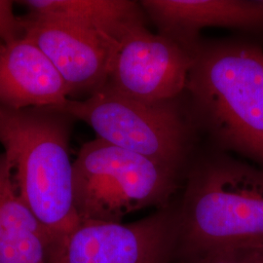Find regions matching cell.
<instances>
[{
	"label": "cell",
	"instance_id": "7a4b0ae2",
	"mask_svg": "<svg viewBox=\"0 0 263 263\" xmlns=\"http://www.w3.org/2000/svg\"><path fill=\"white\" fill-rule=\"evenodd\" d=\"M178 211V255L263 249V168L224 152L186 171Z\"/></svg>",
	"mask_w": 263,
	"mask_h": 263
},
{
	"label": "cell",
	"instance_id": "8fae6325",
	"mask_svg": "<svg viewBox=\"0 0 263 263\" xmlns=\"http://www.w3.org/2000/svg\"><path fill=\"white\" fill-rule=\"evenodd\" d=\"M49 237L20 197L12 169L0 153V263H47Z\"/></svg>",
	"mask_w": 263,
	"mask_h": 263
},
{
	"label": "cell",
	"instance_id": "30bf717a",
	"mask_svg": "<svg viewBox=\"0 0 263 263\" xmlns=\"http://www.w3.org/2000/svg\"><path fill=\"white\" fill-rule=\"evenodd\" d=\"M69 89L52 62L28 38L0 42V106L12 110L60 107Z\"/></svg>",
	"mask_w": 263,
	"mask_h": 263
},
{
	"label": "cell",
	"instance_id": "3957f363",
	"mask_svg": "<svg viewBox=\"0 0 263 263\" xmlns=\"http://www.w3.org/2000/svg\"><path fill=\"white\" fill-rule=\"evenodd\" d=\"M76 119L57 107L12 110L0 106V144L20 197L45 229L49 242L81 220L69 154Z\"/></svg>",
	"mask_w": 263,
	"mask_h": 263
},
{
	"label": "cell",
	"instance_id": "6da1fadb",
	"mask_svg": "<svg viewBox=\"0 0 263 263\" xmlns=\"http://www.w3.org/2000/svg\"><path fill=\"white\" fill-rule=\"evenodd\" d=\"M183 101L196 133L219 152L263 168V51L242 40H200Z\"/></svg>",
	"mask_w": 263,
	"mask_h": 263
},
{
	"label": "cell",
	"instance_id": "5b68a950",
	"mask_svg": "<svg viewBox=\"0 0 263 263\" xmlns=\"http://www.w3.org/2000/svg\"><path fill=\"white\" fill-rule=\"evenodd\" d=\"M57 108L87 123L99 139L117 147L181 172L188 167L196 131L183 96L147 104L100 90Z\"/></svg>",
	"mask_w": 263,
	"mask_h": 263
},
{
	"label": "cell",
	"instance_id": "5bb4252c",
	"mask_svg": "<svg viewBox=\"0 0 263 263\" xmlns=\"http://www.w3.org/2000/svg\"><path fill=\"white\" fill-rule=\"evenodd\" d=\"M12 0H0V42L9 43L25 35L24 19L16 17Z\"/></svg>",
	"mask_w": 263,
	"mask_h": 263
},
{
	"label": "cell",
	"instance_id": "ba28073f",
	"mask_svg": "<svg viewBox=\"0 0 263 263\" xmlns=\"http://www.w3.org/2000/svg\"><path fill=\"white\" fill-rule=\"evenodd\" d=\"M25 37L31 40L64 78L70 96L104 87L119 43L77 24L28 15Z\"/></svg>",
	"mask_w": 263,
	"mask_h": 263
},
{
	"label": "cell",
	"instance_id": "277c9868",
	"mask_svg": "<svg viewBox=\"0 0 263 263\" xmlns=\"http://www.w3.org/2000/svg\"><path fill=\"white\" fill-rule=\"evenodd\" d=\"M183 172L96 138L73 161V192L80 220L122 222L145 208L169 207Z\"/></svg>",
	"mask_w": 263,
	"mask_h": 263
},
{
	"label": "cell",
	"instance_id": "4fadbf2b",
	"mask_svg": "<svg viewBox=\"0 0 263 263\" xmlns=\"http://www.w3.org/2000/svg\"><path fill=\"white\" fill-rule=\"evenodd\" d=\"M174 263H263V249H233L178 255Z\"/></svg>",
	"mask_w": 263,
	"mask_h": 263
},
{
	"label": "cell",
	"instance_id": "7c38bea8",
	"mask_svg": "<svg viewBox=\"0 0 263 263\" xmlns=\"http://www.w3.org/2000/svg\"><path fill=\"white\" fill-rule=\"evenodd\" d=\"M35 17L63 20L95 30L120 43L123 37L145 24L141 1L132 0H24L18 1Z\"/></svg>",
	"mask_w": 263,
	"mask_h": 263
},
{
	"label": "cell",
	"instance_id": "9c48e42d",
	"mask_svg": "<svg viewBox=\"0 0 263 263\" xmlns=\"http://www.w3.org/2000/svg\"><path fill=\"white\" fill-rule=\"evenodd\" d=\"M141 4L159 34L190 52L203 28L263 29V0H142Z\"/></svg>",
	"mask_w": 263,
	"mask_h": 263
},
{
	"label": "cell",
	"instance_id": "52a82bcc",
	"mask_svg": "<svg viewBox=\"0 0 263 263\" xmlns=\"http://www.w3.org/2000/svg\"><path fill=\"white\" fill-rule=\"evenodd\" d=\"M192 52L140 25L123 37L101 90L155 104L184 94Z\"/></svg>",
	"mask_w": 263,
	"mask_h": 263
},
{
	"label": "cell",
	"instance_id": "8992f818",
	"mask_svg": "<svg viewBox=\"0 0 263 263\" xmlns=\"http://www.w3.org/2000/svg\"><path fill=\"white\" fill-rule=\"evenodd\" d=\"M179 250L176 208L131 223L81 220L48 243L47 263H174Z\"/></svg>",
	"mask_w": 263,
	"mask_h": 263
}]
</instances>
